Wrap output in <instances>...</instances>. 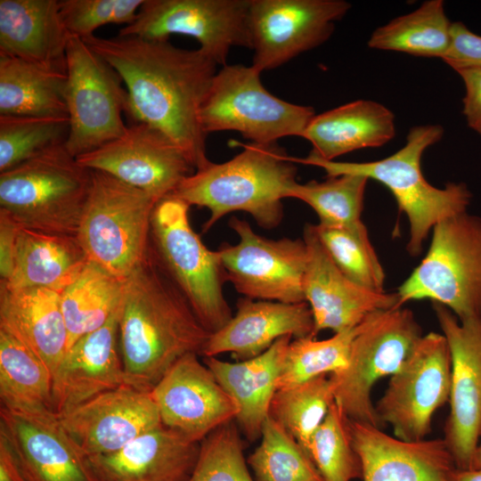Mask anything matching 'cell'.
I'll list each match as a JSON object with an SVG mask.
<instances>
[{
    "instance_id": "obj_22",
    "label": "cell",
    "mask_w": 481,
    "mask_h": 481,
    "mask_svg": "<svg viewBox=\"0 0 481 481\" xmlns=\"http://www.w3.org/2000/svg\"><path fill=\"white\" fill-rule=\"evenodd\" d=\"M363 481H453L454 459L443 439L404 441L349 420Z\"/></svg>"
},
{
    "instance_id": "obj_19",
    "label": "cell",
    "mask_w": 481,
    "mask_h": 481,
    "mask_svg": "<svg viewBox=\"0 0 481 481\" xmlns=\"http://www.w3.org/2000/svg\"><path fill=\"white\" fill-rule=\"evenodd\" d=\"M57 415V414H56ZM86 456L115 452L161 425L151 390L122 385L57 415Z\"/></svg>"
},
{
    "instance_id": "obj_40",
    "label": "cell",
    "mask_w": 481,
    "mask_h": 481,
    "mask_svg": "<svg viewBox=\"0 0 481 481\" xmlns=\"http://www.w3.org/2000/svg\"><path fill=\"white\" fill-rule=\"evenodd\" d=\"M307 453L323 481H352L362 477L361 461L353 445L349 419L335 401L313 436Z\"/></svg>"
},
{
    "instance_id": "obj_45",
    "label": "cell",
    "mask_w": 481,
    "mask_h": 481,
    "mask_svg": "<svg viewBox=\"0 0 481 481\" xmlns=\"http://www.w3.org/2000/svg\"><path fill=\"white\" fill-rule=\"evenodd\" d=\"M456 72L466 89L462 113L468 126L481 135V68H465Z\"/></svg>"
},
{
    "instance_id": "obj_4",
    "label": "cell",
    "mask_w": 481,
    "mask_h": 481,
    "mask_svg": "<svg viewBox=\"0 0 481 481\" xmlns=\"http://www.w3.org/2000/svg\"><path fill=\"white\" fill-rule=\"evenodd\" d=\"M444 135L440 125H419L412 127L405 144L394 154L369 162L324 160L314 153L294 162L323 169L328 177L355 174L385 185L396 200L399 210L406 215L410 224L407 251L417 257L423 242L442 220L467 212L472 194L464 183H447L444 188L431 185L421 171V157Z\"/></svg>"
},
{
    "instance_id": "obj_20",
    "label": "cell",
    "mask_w": 481,
    "mask_h": 481,
    "mask_svg": "<svg viewBox=\"0 0 481 481\" xmlns=\"http://www.w3.org/2000/svg\"><path fill=\"white\" fill-rule=\"evenodd\" d=\"M303 240L307 249L303 291L313 314L314 338L324 330L338 333L353 329L378 310L397 307L396 293L376 292L347 278L322 247L313 224L305 225Z\"/></svg>"
},
{
    "instance_id": "obj_34",
    "label": "cell",
    "mask_w": 481,
    "mask_h": 481,
    "mask_svg": "<svg viewBox=\"0 0 481 481\" xmlns=\"http://www.w3.org/2000/svg\"><path fill=\"white\" fill-rule=\"evenodd\" d=\"M451 27L444 1L428 0L412 12L377 28L368 40V46L442 59L450 45Z\"/></svg>"
},
{
    "instance_id": "obj_49",
    "label": "cell",
    "mask_w": 481,
    "mask_h": 481,
    "mask_svg": "<svg viewBox=\"0 0 481 481\" xmlns=\"http://www.w3.org/2000/svg\"><path fill=\"white\" fill-rule=\"evenodd\" d=\"M471 469H481V439L475 451Z\"/></svg>"
},
{
    "instance_id": "obj_6",
    "label": "cell",
    "mask_w": 481,
    "mask_h": 481,
    "mask_svg": "<svg viewBox=\"0 0 481 481\" xmlns=\"http://www.w3.org/2000/svg\"><path fill=\"white\" fill-rule=\"evenodd\" d=\"M159 200L114 176L92 170L77 238L89 261L126 280L147 257Z\"/></svg>"
},
{
    "instance_id": "obj_12",
    "label": "cell",
    "mask_w": 481,
    "mask_h": 481,
    "mask_svg": "<svg viewBox=\"0 0 481 481\" xmlns=\"http://www.w3.org/2000/svg\"><path fill=\"white\" fill-rule=\"evenodd\" d=\"M452 360L445 337L422 335L401 367L390 376L375 410L382 425H391L404 441L425 439L435 412L449 402Z\"/></svg>"
},
{
    "instance_id": "obj_37",
    "label": "cell",
    "mask_w": 481,
    "mask_h": 481,
    "mask_svg": "<svg viewBox=\"0 0 481 481\" xmlns=\"http://www.w3.org/2000/svg\"><path fill=\"white\" fill-rule=\"evenodd\" d=\"M248 462L256 481H323L301 445L270 416L263 425L261 443Z\"/></svg>"
},
{
    "instance_id": "obj_27",
    "label": "cell",
    "mask_w": 481,
    "mask_h": 481,
    "mask_svg": "<svg viewBox=\"0 0 481 481\" xmlns=\"http://www.w3.org/2000/svg\"><path fill=\"white\" fill-rule=\"evenodd\" d=\"M67 31L57 0H0V55L66 71Z\"/></svg>"
},
{
    "instance_id": "obj_44",
    "label": "cell",
    "mask_w": 481,
    "mask_h": 481,
    "mask_svg": "<svg viewBox=\"0 0 481 481\" xmlns=\"http://www.w3.org/2000/svg\"><path fill=\"white\" fill-rule=\"evenodd\" d=\"M442 60L455 71L481 68V36L473 33L462 22L452 23L450 45Z\"/></svg>"
},
{
    "instance_id": "obj_47",
    "label": "cell",
    "mask_w": 481,
    "mask_h": 481,
    "mask_svg": "<svg viewBox=\"0 0 481 481\" xmlns=\"http://www.w3.org/2000/svg\"><path fill=\"white\" fill-rule=\"evenodd\" d=\"M0 481H27L7 438L0 433Z\"/></svg>"
},
{
    "instance_id": "obj_7",
    "label": "cell",
    "mask_w": 481,
    "mask_h": 481,
    "mask_svg": "<svg viewBox=\"0 0 481 481\" xmlns=\"http://www.w3.org/2000/svg\"><path fill=\"white\" fill-rule=\"evenodd\" d=\"M190 206L170 195L151 216L150 248L156 261L213 333L232 317L224 298L226 275L217 250H210L192 230Z\"/></svg>"
},
{
    "instance_id": "obj_26",
    "label": "cell",
    "mask_w": 481,
    "mask_h": 481,
    "mask_svg": "<svg viewBox=\"0 0 481 481\" xmlns=\"http://www.w3.org/2000/svg\"><path fill=\"white\" fill-rule=\"evenodd\" d=\"M0 330L35 354L52 374L67 351L61 295L50 289L12 288L0 282Z\"/></svg>"
},
{
    "instance_id": "obj_46",
    "label": "cell",
    "mask_w": 481,
    "mask_h": 481,
    "mask_svg": "<svg viewBox=\"0 0 481 481\" xmlns=\"http://www.w3.org/2000/svg\"><path fill=\"white\" fill-rule=\"evenodd\" d=\"M19 226L0 211V281H6L13 269Z\"/></svg>"
},
{
    "instance_id": "obj_16",
    "label": "cell",
    "mask_w": 481,
    "mask_h": 481,
    "mask_svg": "<svg viewBox=\"0 0 481 481\" xmlns=\"http://www.w3.org/2000/svg\"><path fill=\"white\" fill-rule=\"evenodd\" d=\"M433 308L452 360L444 440L457 469H469L481 439V319L460 321L440 304Z\"/></svg>"
},
{
    "instance_id": "obj_38",
    "label": "cell",
    "mask_w": 481,
    "mask_h": 481,
    "mask_svg": "<svg viewBox=\"0 0 481 481\" xmlns=\"http://www.w3.org/2000/svg\"><path fill=\"white\" fill-rule=\"evenodd\" d=\"M357 327L334 333L326 339L317 340L308 336L290 341L277 379V389L343 370L348 363Z\"/></svg>"
},
{
    "instance_id": "obj_48",
    "label": "cell",
    "mask_w": 481,
    "mask_h": 481,
    "mask_svg": "<svg viewBox=\"0 0 481 481\" xmlns=\"http://www.w3.org/2000/svg\"><path fill=\"white\" fill-rule=\"evenodd\" d=\"M453 481H481V469H457L453 475Z\"/></svg>"
},
{
    "instance_id": "obj_13",
    "label": "cell",
    "mask_w": 481,
    "mask_h": 481,
    "mask_svg": "<svg viewBox=\"0 0 481 481\" xmlns=\"http://www.w3.org/2000/svg\"><path fill=\"white\" fill-rule=\"evenodd\" d=\"M249 0H144L122 37L167 41L189 36L217 65H226L232 47L250 48Z\"/></svg>"
},
{
    "instance_id": "obj_5",
    "label": "cell",
    "mask_w": 481,
    "mask_h": 481,
    "mask_svg": "<svg viewBox=\"0 0 481 481\" xmlns=\"http://www.w3.org/2000/svg\"><path fill=\"white\" fill-rule=\"evenodd\" d=\"M92 170L55 146L0 173V211L19 227L77 235Z\"/></svg>"
},
{
    "instance_id": "obj_24",
    "label": "cell",
    "mask_w": 481,
    "mask_h": 481,
    "mask_svg": "<svg viewBox=\"0 0 481 481\" xmlns=\"http://www.w3.org/2000/svg\"><path fill=\"white\" fill-rule=\"evenodd\" d=\"M237 312L210 334L201 355L205 357L231 353L239 361L260 355L284 336H313L314 318L306 302L289 304L241 298Z\"/></svg>"
},
{
    "instance_id": "obj_35",
    "label": "cell",
    "mask_w": 481,
    "mask_h": 481,
    "mask_svg": "<svg viewBox=\"0 0 481 481\" xmlns=\"http://www.w3.org/2000/svg\"><path fill=\"white\" fill-rule=\"evenodd\" d=\"M368 180L360 175L343 174L323 182H297L289 198L298 199L310 206L319 217V224L368 234L362 221Z\"/></svg>"
},
{
    "instance_id": "obj_18",
    "label": "cell",
    "mask_w": 481,
    "mask_h": 481,
    "mask_svg": "<svg viewBox=\"0 0 481 481\" xmlns=\"http://www.w3.org/2000/svg\"><path fill=\"white\" fill-rule=\"evenodd\" d=\"M161 424L200 443L235 420L238 407L198 354L177 360L151 389Z\"/></svg>"
},
{
    "instance_id": "obj_43",
    "label": "cell",
    "mask_w": 481,
    "mask_h": 481,
    "mask_svg": "<svg viewBox=\"0 0 481 481\" xmlns=\"http://www.w3.org/2000/svg\"><path fill=\"white\" fill-rule=\"evenodd\" d=\"M144 0H61L60 12L70 36L81 39L110 23H132Z\"/></svg>"
},
{
    "instance_id": "obj_29",
    "label": "cell",
    "mask_w": 481,
    "mask_h": 481,
    "mask_svg": "<svg viewBox=\"0 0 481 481\" xmlns=\"http://www.w3.org/2000/svg\"><path fill=\"white\" fill-rule=\"evenodd\" d=\"M395 135V116L388 108L356 100L315 115L302 137L312 144V153L334 160L356 150L380 147Z\"/></svg>"
},
{
    "instance_id": "obj_17",
    "label": "cell",
    "mask_w": 481,
    "mask_h": 481,
    "mask_svg": "<svg viewBox=\"0 0 481 481\" xmlns=\"http://www.w3.org/2000/svg\"><path fill=\"white\" fill-rule=\"evenodd\" d=\"M76 159L85 167L107 173L159 200L172 195L194 168L176 143L144 123L127 126L119 137Z\"/></svg>"
},
{
    "instance_id": "obj_9",
    "label": "cell",
    "mask_w": 481,
    "mask_h": 481,
    "mask_svg": "<svg viewBox=\"0 0 481 481\" xmlns=\"http://www.w3.org/2000/svg\"><path fill=\"white\" fill-rule=\"evenodd\" d=\"M253 66L224 65L215 75L200 110L203 132L235 131L251 143L273 144L300 136L315 116L310 106L291 103L263 86Z\"/></svg>"
},
{
    "instance_id": "obj_39",
    "label": "cell",
    "mask_w": 481,
    "mask_h": 481,
    "mask_svg": "<svg viewBox=\"0 0 481 481\" xmlns=\"http://www.w3.org/2000/svg\"><path fill=\"white\" fill-rule=\"evenodd\" d=\"M68 117L0 116V173L64 144Z\"/></svg>"
},
{
    "instance_id": "obj_1",
    "label": "cell",
    "mask_w": 481,
    "mask_h": 481,
    "mask_svg": "<svg viewBox=\"0 0 481 481\" xmlns=\"http://www.w3.org/2000/svg\"><path fill=\"white\" fill-rule=\"evenodd\" d=\"M119 75L127 93L126 114L167 135L194 168L207 166L200 121L202 102L217 64L200 48L184 50L167 41L137 37L83 39Z\"/></svg>"
},
{
    "instance_id": "obj_11",
    "label": "cell",
    "mask_w": 481,
    "mask_h": 481,
    "mask_svg": "<svg viewBox=\"0 0 481 481\" xmlns=\"http://www.w3.org/2000/svg\"><path fill=\"white\" fill-rule=\"evenodd\" d=\"M66 72L69 131L64 146L77 158L126 131L127 93L117 71L75 36L69 37L66 48Z\"/></svg>"
},
{
    "instance_id": "obj_14",
    "label": "cell",
    "mask_w": 481,
    "mask_h": 481,
    "mask_svg": "<svg viewBox=\"0 0 481 481\" xmlns=\"http://www.w3.org/2000/svg\"><path fill=\"white\" fill-rule=\"evenodd\" d=\"M238 243L217 249L226 281L245 298L296 304L306 302L303 280L307 249L303 239H267L249 222L232 217Z\"/></svg>"
},
{
    "instance_id": "obj_28",
    "label": "cell",
    "mask_w": 481,
    "mask_h": 481,
    "mask_svg": "<svg viewBox=\"0 0 481 481\" xmlns=\"http://www.w3.org/2000/svg\"><path fill=\"white\" fill-rule=\"evenodd\" d=\"M291 338V336L281 337L260 355L245 361L229 363L216 356L204 359V363L237 405L235 420L250 442L261 437Z\"/></svg>"
},
{
    "instance_id": "obj_8",
    "label": "cell",
    "mask_w": 481,
    "mask_h": 481,
    "mask_svg": "<svg viewBox=\"0 0 481 481\" xmlns=\"http://www.w3.org/2000/svg\"><path fill=\"white\" fill-rule=\"evenodd\" d=\"M432 232L426 256L398 288L397 307L429 299L460 321L481 319V217L464 212Z\"/></svg>"
},
{
    "instance_id": "obj_3",
    "label": "cell",
    "mask_w": 481,
    "mask_h": 481,
    "mask_svg": "<svg viewBox=\"0 0 481 481\" xmlns=\"http://www.w3.org/2000/svg\"><path fill=\"white\" fill-rule=\"evenodd\" d=\"M296 175L292 158L277 143H250L232 159L210 161L186 176L172 195L208 209L203 232L235 211L249 213L260 227L272 229L283 218L282 200L289 198Z\"/></svg>"
},
{
    "instance_id": "obj_21",
    "label": "cell",
    "mask_w": 481,
    "mask_h": 481,
    "mask_svg": "<svg viewBox=\"0 0 481 481\" xmlns=\"http://www.w3.org/2000/svg\"><path fill=\"white\" fill-rule=\"evenodd\" d=\"M0 433L27 481H102L55 412L27 413L1 407Z\"/></svg>"
},
{
    "instance_id": "obj_25",
    "label": "cell",
    "mask_w": 481,
    "mask_h": 481,
    "mask_svg": "<svg viewBox=\"0 0 481 481\" xmlns=\"http://www.w3.org/2000/svg\"><path fill=\"white\" fill-rule=\"evenodd\" d=\"M200 449L161 424L115 452L88 458L102 481H189Z\"/></svg>"
},
{
    "instance_id": "obj_33",
    "label": "cell",
    "mask_w": 481,
    "mask_h": 481,
    "mask_svg": "<svg viewBox=\"0 0 481 481\" xmlns=\"http://www.w3.org/2000/svg\"><path fill=\"white\" fill-rule=\"evenodd\" d=\"M0 399L1 407L11 411L54 412L51 371L3 330H0Z\"/></svg>"
},
{
    "instance_id": "obj_30",
    "label": "cell",
    "mask_w": 481,
    "mask_h": 481,
    "mask_svg": "<svg viewBox=\"0 0 481 481\" xmlns=\"http://www.w3.org/2000/svg\"><path fill=\"white\" fill-rule=\"evenodd\" d=\"M89 262L77 236L19 227L12 288H46L61 293Z\"/></svg>"
},
{
    "instance_id": "obj_10",
    "label": "cell",
    "mask_w": 481,
    "mask_h": 481,
    "mask_svg": "<svg viewBox=\"0 0 481 481\" xmlns=\"http://www.w3.org/2000/svg\"><path fill=\"white\" fill-rule=\"evenodd\" d=\"M421 336L412 311L403 306L378 310L358 325L346 366L330 375L335 402L349 420L384 427L372 388L401 367Z\"/></svg>"
},
{
    "instance_id": "obj_42",
    "label": "cell",
    "mask_w": 481,
    "mask_h": 481,
    "mask_svg": "<svg viewBox=\"0 0 481 481\" xmlns=\"http://www.w3.org/2000/svg\"><path fill=\"white\" fill-rule=\"evenodd\" d=\"M189 481H253L234 420L200 442L198 461Z\"/></svg>"
},
{
    "instance_id": "obj_32",
    "label": "cell",
    "mask_w": 481,
    "mask_h": 481,
    "mask_svg": "<svg viewBox=\"0 0 481 481\" xmlns=\"http://www.w3.org/2000/svg\"><path fill=\"white\" fill-rule=\"evenodd\" d=\"M124 279L89 261L61 295L68 346L102 327L121 306Z\"/></svg>"
},
{
    "instance_id": "obj_36",
    "label": "cell",
    "mask_w": 481,
    "mask_h": 481,
    "mask_svg": "<svg viewBox=\"0 0 481 481\" xmlns=\"http://www.w3.org/2000/svg\"><path fill=\"white\" fill-rule=\"evenodd\" d=\"M334 401L333 383L330 377L322 375L277 389L271 402L269 416L291 435L307 453L313 436Z\"/></svg>"
},
{
    "instance_id": "obj_15",
    "label": "cell",
    "mask_w": 481,
    "mask_h": 481,
    "mask_svg": "<svg viewBox=\"0 0 481 481\" xmlns=\"http://www.w3.org/2000/svg\"><path fill=\"white\" fill-rule=\"evenodd\" d=\"M350 7L344 0H249L251 66L277 69L320 46Z\"/></svg>"
},
{
    "instance_id": "obj_41",
    "label": "cell",
    "mask_w": 481,
    "mask_h": 481,
    "mask_svg": "<svg viewBox=\"0 0 481 481\" xmlns=\"http://www.w3.org/2000/svg\"><path fill=\"white\" fill-rule=\"evenodd\" d=\"M322 247L337 267L354 282L376 292H385L384 269L369 234L313 224Z\"/></svg>"
},
{
    "instance_id": "obj_23",
    "label": "cell",
    "mask_w": 481,
    "mask_h": 481,
    "mask_svg": "<svg viewBox=\"0 0 481 481\" xmlns=\"http://www.w3.org/2000/svg\"><path fill=\"white\" fill-rule=\"evenodd\" d=\"M118 313L67 349L53 374V406L57 415L126 384L118 343Z\"/></svg>"
},
{
    "instance_id": "obj_2",
    "label": "cell",
    "mask_w": 481,
    "mask_h": 481,
    "mask_svg": "<svg viewBox=\"0 0 481 481\" xmlns=\"http://www.w3.org/2000/svg\"><path fill=\"white\" fill-rule=\"evenodd\" d=\"M210 332L149 250L126 279L118 343L127 385L151 390L187 354L201 355Z\"/></svg>"
},
{
    "instance_id": "obj_31",
    "label": "cell",
    "mask_w": 481,
    "mask_h": 481,
    "mask_svg": "<svg viewBox=\"0 0 481 481\" xmlns=\"http://www.w3.org/2000/svg\"><path fill=\"white\" fill-rule=\"evenodd\" d=\"M67 72L0 55V116L68 117Z\"/></svg>"
}]
</instances>
